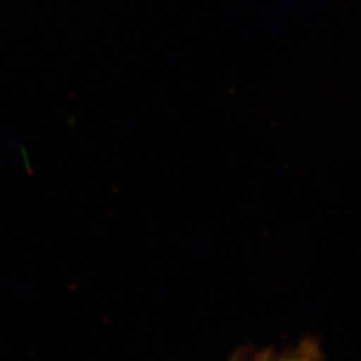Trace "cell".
Wrapping results in <instances>:
<instances>
[{"label": "cell", "mask_w": 361, "mask_h": 361, "mask_svg": "<svg viewBox=\"0 0 361 361\" xmlns=\"http://www.w3.org/2000/svg\"><path fill=\"white\" fill-rule=\"evenodd\" d=\"M280 361H319V360L316 358V351L313 348H304L297 354H293L289 358L280 360Z\"/></svg>", "instance_id": "6da1fadb"}]
</instances>
